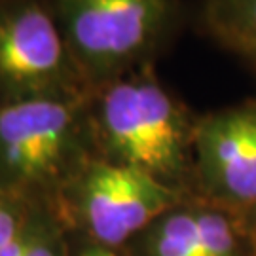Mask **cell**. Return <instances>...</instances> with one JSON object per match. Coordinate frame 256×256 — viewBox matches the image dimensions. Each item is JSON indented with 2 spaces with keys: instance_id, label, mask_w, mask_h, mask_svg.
Returning <instances> with one entry per match:
<instances>
[{
  "instance_id": "cell-1",
  "label": "cell",
  "mask_w": 256,
  "mask_h": 256,
  "mask_svg": "<svg viewBox=\"0 0 256 256\" xmlns=\"http://www.w3.org/2000/svg\"><path fill=\"white\" fill-rule=\"evenodd\" d=\"M88 104L101 160L133 167L171 188L190 169L196 122L160 84L154 64L92 88Z\"/></svg>"
},
{
  "instance_id": "cell-14",
  "label": "cell",
  "mask_w": 256,
  "mask_h": 256,
  "mask_svg": "<svg viewBox=\"0 0 256 256\" xmlns=\"http://www.w3.org/2000/svg\"><path fill=\"white\" fill-rule=\"evenodd\" d=\"M254 207H256V205H254Z\"/></svg>"
},
{
  "instance_id": "cell-10",
  "label": "cell",
  "mask_w": 256,
  "mask_h": 256,
  "mask_svg": "<svg viewBox=\"0 0 256 256\" xmlns=\"http://www.w3.org/2000/svg\"><path fill=\"white\" fill-rule=\"evenodd\" d=\"M18 236L19 234L18 226H16V218L0 203V248H4L8 243H12Z\"/></svg>"
},
{
  "instance_id": "cell-4",
  "label": "cell",
  "mask_w": 256,
  "mask_h": 256,
  "mask_svg": "<svg viewBox=\"0 0 256 256\" xmlns=\"http://www.w3.org/2000/svg\"><path fill=\"white\" fill-rule=\"evenodd\" d=\"M90 92L52 0H0V102Z\"/></svg>"
},
{
  "instance_id": "cell-5",
  "label": "cell",
  "mask_w": 256,
  "mask_h": 256,
  "mask_svg": "<svg viewBox=\"0 0 256 256\" xmlns=\"http://www.w3.org/2000/svg\"><path fill=\"white\" fill-rule=\"evenodd\" d=\"M78 176L90 228L104 245L124 243L176 203L174 188L101 158L90 162Z\"/></svg>"
},
{
  "instance_id": "cell-13",
  "label": "cell",
  "mask_w": 256,
  "mask_h": 256,
  "mask_svg": "<svg viewBox=\"0 0 256 256\" xmlns=\"http://www.w3.org/2000/svg\"><path fill=\"white\" fill-rule=\"evenodd\" d=\"M82 256H112V254L106 252L104 248H90V250H86Z\"/></svg>"
},
{
  "instance_id": "cell-7",
  "label": "cell",
  "mask_w": 256,
  "mask_h": 256,
  "mask_svg": "<svg viewBox=\"0 0 256 256\" xmlns=\"http://www.w3.org/2000/svg\"><path fill=\"white\" fill-rule=\"evenodd\" d=\"M198 23L216 44L256 61V0H200Z\"/></svg>"
},
{
  "instance_id": "cell-3",
  "label": "cell",
  "mask_w": 256,
  "mask_h": 256,
  "mask_svg": "<svg viewBox=\"0 0 256 256\" xmlns=\"http://www.w3.org/2000/svg\"><path fill=\"white\" fill-rule=\"evenodd\" d=\"M88 93L38 95L0 102V180L46 186L82 173L93 140Z\"/></svg>"
},
{
  "instance_id": "cell-6",
  "label": "cell",
  "mask_w": 256,
  "mask_h": 256,
  "mask_svg": "<svg viewBox=\"0 0 256 256\" xmlns=\"http://www.w3.org/2000/svg\"><path fill=\"white\" fill-rule=\"evenodd\" d=\"M194 156L200 178L214 196L256 205V99L196 122Z\"/></svg>"
},
{
  "instance_id": "cell-11",
  "label": "cell",
  "mask_w": 256,
  "mask_h": 256,
  "mask_svg": "<svg viewBox=\"0 0 256 256\" xmlns=\"http://www.w3.org/2000/svg\"><path fill=\"white\" fill-rule=\"evenodd\" d=\"M28 241H30V238H25V236L19 234L12 243H8L4 248H0V256H25Z\"/></svg>"
},
{
  "instance_id": "cell-9",
  "label": "cell",
  "mask_w": 256,
  "mask_h": 256,
  "mask_svg": "<svg viewBox=\"0 0 256 256\" xmlns=\"http://www.w3.org/2000/svg\"><path fill=\"white\" fill-rule=\"evenodd\" d=\"M200 228L203 256H239L236 230L224 214L216 210L194 212Z\"/></svg>"
},
{
  "instance_id": "cell-8",
  "label": "cell",
  "mask_w": 256,
  "mask_h": 256,
  "mask_svg": "<svg viewBox=\"0 0 256 256\" xmlns=\"http://www.w3.org/2000/svg\"><path fill=\"white\" fill-rule=\"evenodd\" d=\"M152 256H203L194 212H171L156 228Z\"/></svg>"
},
{
  "instance_id": "cell-12",
  "label": "cell",
  "mask_w": 256,
  "mask_h": 256,
  "mask_svg": "<svg viewBox=\"0 0 256 256\" xmlns=\"http://www.w3.org/2000/svg\"><path fill=\"white\" fill-rule=\"evenodd\" d=\"M25 256H55V252H54V248L50 247V245H46L44 241L30 239Z\"/></svg>"
},
{
  "instance_id": "cell-2",
  "label": "cell",
  "mask_w": 256,
  "mask_h": 256,
  "mask_svg": "<svg viewBox=\"0 0 256 256\" xmlns=\"http://www.w3.org/2000/svg\"><path fill=\"white\" fill-rule=\"evenodd\" d=\"M88 88L154 64L184 25L180 0H52Z\"/></svg>"
}]
</instances>
